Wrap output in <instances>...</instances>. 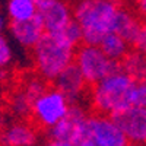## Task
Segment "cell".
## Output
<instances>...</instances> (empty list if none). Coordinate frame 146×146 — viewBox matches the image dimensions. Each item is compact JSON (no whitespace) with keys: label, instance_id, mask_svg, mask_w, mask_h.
I'll list each match as a JSON object with an SVG mask.
<instances>
[{"label":"cell","instance_id":"cell-1","mask_svg":"<svg viewBox=\"0 0 146 146\" xmlns=\"http://www.w3.org/2000/svg\"><path fill=\"white\" fill-rule=\"evenodd\" d=\"M120 3L108 0H82L72 5L73 21L82 29V44L98 47L111 32Z\"/></svg>","mask_w":146,"mask_h":146},{"label":"cell","instance_id":"cell-2","mask_svg":"<svg viewBox=\"0 0 146 146\" xmlns=\"http://www.w3.org/2000/svg\"><path fill=\"white\" fill-rule=\"evenodd\" d=\"M76 48L70 47L58 34L45 32L32 50L34 67L45 82H54L64 69L75 62Z\"/></svg>","mask_w":146,"mask_h":146},{"label":"cell","instance_id":"cell-3","mask_svg":"<svg viewBox=\"0 0 146 146\" xmlns=\"http://www.w3.org/2000/svg\"><path fill=\"white\" fill-rule=\"evenodd\" d=\"M133 86L135 80L123 72H118L89 88V102L95 114L111 117L130 108V92Z\"/></svg>","mask_w":146,"mask_h":146},{"label":"cell","instance_id":"cell-4","mask_svg":"<svg viewBox=\"0 0 146 146\" xmlns=\"http://www.w3.org/2000/svg\"><path fill=\"white\" fill-rule=\"evenodd\" d=\"M75 63L82 73L85 82L88 86L92 88L96 83H100L110 75L121 72L120 62H113L110 60L101 50L100 47L92 45H80L76 48L75 53Z\"/></svg>","mask_w":146,"mask_h":146},{"label":"cell","instance_id":"cell-5","mask_svg":"<svg viewBox=\"0 0 146 146\" xmlns=\"http://www.w3.org/2000/svg\"><path fill=\"white\" fill-rule=\"evenodd\" d=\"M69 108L70 104L62 92L54 88H48L32 104L31 115L40 127L50 130L66 117Z\"/></svg>","mask_w":146,"mask_h":146},{"label":"cell","instance_id":"cell-6","mask_svg":"<svg viewBox=\"0 0 146 146\" xmlns=\"http://www.w3.org/2000/svg\"><path fill=\"white\" fill-rule=\"evenodd\" d=\"M88 118L89 115L86 114L85 108L80 104L70 105L69 113L66 117L56 124L53 129L48 130L50 139L69 143L72 146H78V143L89 136L88 133Z\"/></svg>","mask_w":146,"mask_h":146},{"label":"cell","instance_id":"cell-7","mask_svg":"<svg viewBox=\"0 0 146 146\" xmlns=\"http://www.w3.org/2000/svg\"><path fill=\"white\" fill-rule=\"evenodd\" d=\"M36 15L48 34L60 32L73 21L72 5L60 0H36Z\"/></svg>","mask_w":146,"mask_h":146},{"label":"cell","instance_id":"cell-8","mask_svg":"<svg viewBox=\"0 0 146 146\" xmlns=\"http://www.w3.org/2000/svg\"><path fill=\"white\" fill-rule=\"evenodd\" d=\"M88 133L96 146H127L129 143L124 133L108 115H89Z\"/></svg>","mask_w":146,"mask_h":146},{"label":"cell","instance_id":"cell-9","mask_svg":"<svg viewBox=\"0 0 146 146\" xmlns=\"http://www.w3.org/2000/svg\"><path fill=\"white\" fill-rule=\"evenodd\" d=\"M129 142L146 146V108L130 107L111 115Z\"/></svg>","mask_w":146,"mask_h":146},{"label":"cell","instance_id":"cell-10","mask_svg":"<svg viewBox=\"0 0 146 146\" xmlns=\"http://www.w3.org/2000/svg\"><path fill=\"white\" fill-rule=\"evenodd\" d=\"M54 89L62 92L70 105L80 104L82 100L89 95L88 83L85 82L82 73L75 63H72L58 75V78L54 80Z\"/></svg>","mask_w":146,"mask_h":146},{"label":"cell","instance_id":"cell-11","mask_svg":"<svg viewBox=\"0 0 146 146\" xmlns=\"http://www.w3.org/2000/svg\"><path fill=\"white\" fill-rule=\"evenodd\" d=\"M7 31L13 40L21 48L25 50H34L35 45L40 42L42 35L45 34L42 22L38 15H35L32 19L25 21V22H15L9 23Z\"/></svg>","mask_w":146,"mask_h":146},{"label":"cell","instance_id":"cell-12","mask_svg":"<svg viewBox=\"0 0 146 146\" xmlns=\"http://www.w3.org/2000/svg\"><path fill=\"white\" fill-rule=\"evenodd\" d=\"M40 140L38 130L27 120L10 123L2 133L0 143L3 146H36Z\"/></svg>","mask_w":146,"mask_h":146},{"label":"cell","instance_id":"cell-13","mask_svg":"<svg viewBox=\"0 0 146 146\" xmlns=\"http://www.w3.org/2000/svg\"><path fill=\"white\" fill-rule=\"evenodd\" d=\"M140 25H142V19L136 15V12L133 9H129L126 6L120 5L114 18V22H113L111 32L121 36L131 47L133 41L136 40V36L139 34Z\"/></svg>","mask_w":146,"mask_h":146},{"label":"cell","instance_id":"cell-14","mask_svg":"<svg viewBox=\"0 0 146 146\" xmlns=\"http://www.w3.org/2000/svg\"><path fill=\"white\" fill-rule=\"evenodd\" d=\"M9 23L25 22L36 15V0H9L5 6Z\"/></svg>","mask_w":146,"mask_h":146},{"label":"cell","instance_id":"cell-15","mask_svg":"<svg viewBox=\"0 0 146 146\" xmlns=\"http://www.w3.org/2000/svg\"><path fill=\"white\" fill-rule=\"evenodd\" d=\"M120 69L124 75L130 76L135 82L146 80V56L136 50H131L121 58Z\"/></svg>","mask_w":146,"mask_h":146},{"label":"cell","instance_id":"cell-16","mask_svg":"<svg viewBox=\"0 0 146 146\" xmlns=\"http://www.w3.org/2000/svg\"><path fill=\"white\" fill-rule=\"evenodd\" d=\"M98 47L110 60H113V62H121V58L130 51V45L121 38V36H118L114 32L107 34Z\"/></svg>","mask_w":146,"mask_h":146},{"label":"cell","instance_id":"cell-17","mask_svg":"<svg viewBox=\"0 0 146 146\" xmlns=\"http://www.w3.org/2000/svg\"><path fill=\"white\" fill-rule=\"evenodd\" d=\"M9 107H10V111L13 113L19 120H25L28 115H31L32 101L27 96V94L19 88L10 95Z\"/></svg>","mask_w":146,"mask_h":146},{"label":"cell","instance_id":"cell-18","mask_svg":"<svg viewBox=\"0 0 146 146\" xmlns=\"http://www.w3.org/2000/svg\"><path fill=\"white\" fill-rule=\"evenodd\" d=\"M56 34H58L62 36V40L66 41L73 48H79L82 44V29L75 21H72L66 28H63L60 32H56Z\"/></svg>","mask_w":146,"mask_h":146},{"label":"cell","instance_id":"cell-19","mask_svg":"<svg viewBox=\"0 0 146 146\" xmlns=\"http://www.w3.org/2000/svg\"><path fill=\"white\" fill-rule=\"evenodd\" d=\"M13 47L5 34H0V70L7 69L13 62Z\"/></svg>","mask_w":146,"mask_h":146},{"label":"cell","instance_id":"cell-20","mask_svg":"<svg viewBox=\"0 0 146 146\" xmlns=\"http://www.w3.org/2000/svg\"><path fill=\"white\" fill-rule=\"evenodd\" d=\"M130 107L146 108V80L135 82V86L130 92Z\"/></svg>","mask_w":146,"mask_h":146},{"label":"cell","instance_id":"cell-21","mask_svg":"<svg viewBox=\"0 0 146 146\" xmlns=\"http://www.w3.org/2000/svg\"><path fill=\"white\" fill-rule=\"evenodd\" d=\"M131 48L139 51L140 54L146 56V19H142V25H140L139 34L136 36V40L133 41Z\"/></svg>","mask_w":146,"mask_h":146},{"label":"cell","instance_id":"cell-22","mask_svg":"<svg viewBox=\"0 0 146 146\" xmlns=\"http://www.w3.org/2000/svg\"><path fill=\"white\" fill-rule=\"evenodd\" d=\"M135 6H136V9H135L136 15L140 19H146V0H140V2L135 3Z\"/></svg>","mask_w":146,"mask_h":146},{"label":"cell","instance_id":"cell-23","mask_svg":"<svg viewBox=\"0 0 146 146\" xmlns=\"http://www.w3.org/2000/svg\"><path fill=\"white\" fill-rule=\"evenodd\" d=\"M7 27H9V21H7V18L5 15V12L0 10V34H5Z\"/></svg>","mask_w":146,"mask_h":146},{"label":"cell","instance_id":"cell-24","mask_svg":"<svg viewBox=\"0 0 146 146\" xmlns=\"http://www.w3.org/2000/svg\"><path fill=\"white\" fill-rule=\"evenodd\" d=\"M41 146H72L69 143H63V142H57V140H53V139H48L47 142H44Z\"/></svg>","mask_w":146,"mask_h":146},{"label":"cell","instance_id":"cell-25","mask_svg":"<svg viewBox=\"0 0 146 146\" xmlns=\"http://www.w3.org/2000/svg\"><path fill=\"white\" fill-rule=\"evenodd\" d=\"M78 146H96V145L92 142V139H91L89 136H86L85 139H82V140L78 143Z\"/></svg>","mask_w":146,"mask_h":146},{"label":"cell","instance_id":"cell-26","mask_svg":"<svg viewBox=\"0 0 146 146\" xmlns=\"http://www.w3.org/2000/svg\"><path fill=\"white\" fill-rule=\"evenodd\" d=\"M127 146H145V145H139V143H131V142H129Z\"/></svg>","mask_w":146,"mask_h":146}]
</instances>
